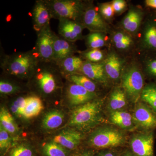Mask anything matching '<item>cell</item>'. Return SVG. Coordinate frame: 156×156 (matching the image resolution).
I'll return each mask as SVG.
<instances>
[{"instance_id": "obj_1", "label": "cell", "mask_w": 156, "mask_h": 156, "mask_svg": "<svg viewBox=\"0 0 156 156\" xmlns=\"http://www.w3.org/2000/svg\"><path fill=\"white\" fill-rule=\"evenodd\" d=\"M1 52L0 67L3 74L10 78L28 80L40 61L34 48L11 54Z\"/></svg>"}, {"instance_id": "obj_2", "label": "cell", "mask_w": 156, "mask_h": 156, "mask_svg": "<svg viewBox=\"0 0 156 156\" xmlns=\"http://www.w3.org/2000/svg\"><path fill=\"white\" fill-rule=\"evenodd\" d=\"M103 104L102 100L95 99L77 107L72 112L69 126L82 132L92 130L105 121Z\"/></svg>"}, {"instance_id": "obj_3", "label": "cell", "mask_w": 156, "mask_h": 156, "mask_svg": "<svg viewBox=\"0 0 156 156\" xmlns=\"http://www.w3.org/2000/svg\"><path fill=\"white\" fill-rule=\"evenodd\" d=\"M62 77L64 76L55 62L40 61L28 80L41 94L48 96L60 88Z\"/></svg>"}, {"instance_id": "obj_4", "label": "cell", "mask_w": 156, "mask_h": 156, "mask_svg": "<svg viewBox=\"0 0 156 156\" xmlns=\"http://www.w3.org/2000/svg\"><path fill=\"white\" fill-rule=\"evenodd\" d=\"M52 19L66 18L80 22L87 7L92 2L81 0H46Z\"/></svg>"}, {"instance_id": "obj_5", "label": "cell", "mask_w": 156, "mask_h": 156, "mask_svg": "<svg viewBox=\"0 0 156 156\" xmlns=\"http://www.w3.org/2000/svg\"><path fill=\"white\" fill-rule=\"evenodd\" d=\"M126 137L122 132L116 128L105 127L98 128L90 135L89 145L95 148L117 147L123 145Z\"/></svg>"}, {"instance_id": "obj_6", "label": "cell", "mask_w": 156, "mask_h": 156, "mask_svg": "<svg viewBox=\"0 0 156 156\" xmlns=\"http://www.w3.org/2000/svg\"><path fill=\"white\" fill-rule=\"evenodd\" d=\"M122 86L126 95L133 102H136L144 88L142 73L136 66H132L122 73Z\"/></svg>"}, {"instance_id": "obj_7", "label": "cell", "mask_w": 156, "mask_h": 156, "mask_svg": "<svg viewBox=\"0 0 156 156\" xmlns=\"http://www.w3.org/2000/svg\"><path fill=\"white\" fill-rule=\"evenodd\" d=\"M54 34L50 25L37 33L36 42L33 48L38 55L40 61L53 62Z\"/></svg>"}, {"instance_id": "obj_8", "label": "cell", "mask_w": 156, "mask_h": 156, "mask_svg": "<svg viewBox=\"0 0 156 156\" xmlns=\"http://www.w3.org/2000/svg\"><path fill=\"white\" fill-rule=\"evenodd\" d=\"M69 82L65 88L64 94L70 105L79 106L95 99L96 93L89 92L80 86Z\"/></svg>"}, {"instance_id": "obj_9", "label": "cell", "mask_w": 156, "mask_h": 156, "mask_svg": "<svg viewBox=\"0 0 156 156\" xmlns=\"http://www.w3.org/2000/svg\"><path fill=\"white\" fill-rule=\"evenodd\" d=\"M154 134L150 131L135 135L130 145L135 156H154Z\"/></svg>"}, {"instance_id": "obj_10", "label": "cell", "mask_w": 156, "mask_h": 156, "mask_svg": "<svg viewBox=\"0 0 156 156\" xmlns=\"http://www.w3.org/2000/svg\"><path fill=\"white\" fill-rule=\"evenodd\" d=\"M58 20V32L60 36L74 43L84 38L83 32L85 27L83 23L66 18Z\"/></svg>"}, {"instance_id": "obj_11", "label": "cell", "mask_w": 156, "mask_h": 156, "mask_svg": "<svg viewBox=\"0 0 156 156\" xmlns=\"http://www.w3.org/2000/svg\"><path fill=\"white\" fill-rule=\"evenodd\" d=\"M82 23L90 32H99L106 33L108 26L105 20L93 6L92 2L87 7L82 19Z\"/></svg>"}, {"instance_id": "obj_12", "label": "cell", "mask_w": 156, "mask_h": 156, "mask_svg": "<svg viewBox=\"0 0 156 156\" xmlns=\"http://www.w3.org/2000/svg\"><path fill=\"white\" fill-rule=\"evenodd\" d=\"M31 14L33 28L37 34L45 27L50 25L52 15L46 0L36 1Z\"/></svg>"}, {"instance_id": "obj_13", "label": "cell", "mask_w": 156, "mask_h": 156, "mask_svg": "<svg viewBox=\"0 0 156 156\" xmlns=\"http://www.w3.org/2000/svg\"><path fill=\"white\" fill-rule=\"evenodd\" d=\"M75 43L57 35L55 32L53 36V62L57 63L69 56L80 53Z\"/></svg>"}, {"instance_id": "obj_14", "label": "cell", "mask_w": 156, "mask_h": 156, "mask_svg": "<svg viewBox=\"0 0 156 156\" xmlns=\"http://www.w3.org/2000/svg\"><path fill=\"white\" fill-rule=\"evenodd\" d=\"M133 119L141 128L147 130L156 128V112L146 105L140 103L133 114Z\"/></svg>"}, {"instance_id": "obj_15", "label": "cell", "mask_w": 156, "mask_h": 156, "mask_svg": "<svg viewBox=\"0 0 156 156\" xmlns=\"http://www.w3.org/2000/svg\"><path fill=\"white\" fill-rule=\"evenodd\" d=\"M79 74L83 75L91 80L101 83H108V77L103 62L100 63H92L84 61Z\"/></svg>"}, {"instance_id": "obj_16", "label": "cell", "mask_w": 156, "mask_h": 156, "mask_svg": "<svg viewBox=\"0 0 156 156\" xmlns=\"http://www.w3.org/2000/svg\"><path fill=\"white\" fill-rule=\"evenodd\" d=\"M103 62L107 75L112 80H118L122 74L124 61L116 53H109Z\"/></svg>"}, {"instance_id": "obj_17", "label": "cell", "mask_w": 156, "mask_h": 156, "mask_svg": "<svg viewBox=\"0 0 156 156\" xmlns=\"http://www.w3.org/2000/svg\"><path fill=\"white\" fill-rule=\"evenodd\" d=\"M82 134L79 131L72 129L63 130L55 136L53 141L70 150L76 148L80 143Z\"/></svg>"}, {"instance_id": "obj_18", "label": "cell", "mask_w": 156, "mask_h": 156, "mask_svg": "<svg viewBox=\"0 0 156 156\" xmlns=\"http://www.w3.org/2000/svg\"><path fill=\"white\" fill-rule=\"evenodd\" d=\"M143 16L142 12L140 10L135 8L131 9L122 21V27L126 32L136 33L140 27Z\"/></svg>"}, {"instance_id": "obj_19", "label": "cell", "mask_w": 156, "mask_h": 156, "mask_svg": "<svg viewBox=\"0 0 156 156\" xmlns=\"http://www.w3.org/2000/svg\"><path fill=\"white\" fill-rule=\"evenodd\" d=\"M84 61L80 56L74 55L56 63L64 77L73 74L80 73Z\"/></svg>"}, {"instance_id": "obj_20", "label": "cell", "mask_w": 156, "mask_h": 156, "mask_svg": "<svg viewBox=\"0 0 156 156\" xmlns=\"http://www.w3.org/2000/svg\"><path fill=\"white\" fill-rule=\"evenodd\" d=\"M142 44L148 50L156 51V20L148 21L143 32Z\"/></svg>"}, {"instance_id": "obj_21", "label": "cell", "mask_w": 156, "mask_h": 156, "mask_svg": "<svg viewBox=\"0 0 156 156\" xmlns=\"http://www.w3.org/2000/svg\"><path fill=\"white\" fill-rule=\"evenodd\" d=\"M44 108L43 101L38 95H28L27 104L23 112V117L30 119L36 117Z\"/></svg>"}, {"instance_id": "obj_22", "label": "cell", "mask_w": 156, "mask_h": 156, "mask_svg": "<svg viewBox=\"0 0 156 156\" xmlns=\"http://www.w3.org/2000/svg\"><path fill=\"white\" fill-rule=\"evenodd\" d=\"M110 120L112 124L125 129L133 127V117L127 112L115 111L112 112Z\"/></svg>"}, {"instance_id": "obj_23", "label": "cell", "mask_w": 156, "mask_h": 156, "mask_svg": "<svg viewBox=\"0 0 156 156\" xmlns=\"http://www.w3.org/2000/svg\"><path fill=\"white\" fill-rule=\"evenodd\" d=\"M64 115L63 112L57 110L47 113L42 121V126L46 129H56L58 128L63 122Z\"/></svg>"}, {"instance_id": "obj_24", "label": "cell", "mask_w": 156, "mask_h": 156, "mask_svg": "<svg viewBox=\"0 0 156 156\" xmlns=\"http://www.w3.org/2000/svg\"><path fill=\"white\" fill-rule=\"evenodd\" d=\"M69 82L80 86L89 92L95 93L97 86L95 81L92 80L83 75L79 73L73 74L64 77Z\"/></svg>"}, {"instance_id": "obj_25", "label": "cell", "mask_w": 156, "mask_h": 156, "mask_svg": "<svg viewBox=\"0 0 156 156\" xmlns=\"http://www.w3.org/2000/svg\"><path fill=\"white\" fill-rule=\"evenodd\" d=\"M0 126L11 134H16L19 128L14 118L6 108L2 107L0 110Z\"/></svg>"}, {"instance_id": "obj_26", "label": "cell", "mask_w": 156, "mask_h": 156, "mask_svg": "<svg viewBox=\"0 0 156 156\" xmlns=\"http://www.w3.org/2000/svg\"><path fill=\"white\" fill-rule=\"evenodd\" d=\"M126 94L124 89L117 87L112 92L109 102V108L113 111H118L126 106Z\"/></svg>"}, {"instance_id": "obj_27", "label": "cell", "mask_w": 156, "mask_h": 156, "mask_svg": "<svg viewBox=\"0 0 156 156\" xmlns=\"http://www.w3.org/2000/svg\"><path fill=\"white\" fill-rule=\"evenodd\" d=\"M112 41L115 48L121 50H128L133 44L131 36L123 31L115 32L112 36Z\"/></svg>"}, {"instance_id": "obj_28", "label": "cell", "mask_w": 156, "mask_h": 156, "mask_svg": "<svg viewBox=\"0 0 156 156\" xmlns=\"http://www.w3.org/2000/svg\"><path fill=\"white\" fill-rule=\"evenodd\" d=\"M1 78L0 80V93L2 95H12L22 92L23 89L21 86L14 81L11 80L8 76Z\"/></svg>"}, {"instance_id": "obj_29", "label": "cell", "mask_w": 156, "mask_h": 156, "mask_svg": "<svg viewBox=\"0 0 156 156\" xmlns=\"http://www.w3.org/2000/svg\"><path fill=\"white\" fill-rule=\"evenodd\" d=\"M85 44L88 49H99L106 44L105 33L90 32L85 37Z\"/></svg>"}, {"instance_id": "obj_30", "label": "cell", "mask_w": 156, "mask_h": 156, "mask_svg": "<svg viewBox=\"0 0 156 156\" xmlns=\"http://www.w3.org/2000/svg\"><path fill=\"white\" fill-rule=\"evenodd\" d=\"M140 97L156 112V84H150L145 86Z\"/></svg>"}, {"instance_id": "obj_31", "label": "cell", "mask_w": 156, "mask_h": 156, "mask_svg": "<svg viewBox=\"0 0 156 156\" xmlns=\"http://www.w3.org/2000/svg\"><path fill=\"white\" fill-rule=\"evenodd\" d=\"M79 53L84 61L92 63L101 62L105 57L103 52L99 49H88L83 52L80 51Z\"/></svg>"}, {"instance_id": "obj_32", "label": "cell", "mask_w": 156, "mask_h": 156, "mask_svg": "<svg viewBox=\"0 0 156 156\" xmlns=\"http://www.w3.org/2000/svg\"><path fill=\"white\" fill-rule=\"evenodd\" d=\"M43 152L46 156H67L66 148L53 141L45 144Z\"/></svg>"}, {"instance_id": "obj_33", "label": "cell", "mask_w": 156, "mask_h": 156, "mask_svg": "<svg viewBox=\"0 0 156 156\" xmlns=\"http://www.w3.org/2000/svg\"><path fill=\"white\" fill-rule=\"evenodd\" d=\"M28 96H20L16 98L11 103V110L14 114L18 116H23L27 104Z\"/></svg>"}, {"instance_id": "obj_34", "label": "cell", "mask_w": 156, "mask_h": 156, "mask_svg": "<svg viewBox=\"0 0 156 156\" xmlns=\"http://www.w3.org/2000/svg\"><path fill=\"white\" fill-rule=\"evenodd\" d=\"M9 156H33V153L28 145L22 144L13 148Z\"/></svg>"}, {"instance_id": "obj_35", "label": "cell", "mask_w": 156, "mask_h": 156, "mask_svg": "<svg viewBox=\"0 0 156 156\" xmlns=\"http://www.w3.org/2000/svg\"><path fill=\"white\" fill-rule=\"evenodd\" d=\"M98 12L102 17L106 20L111 19L113 17L115 12L112 3H105L98 5Z\"/></svg>"}, {"instance_id": "obj_36", "label": "cell", "mask_w": 156, "mask_h": 156, "mask_svg": "<svg viewBox=\"0 0 156 156\" xmlns=\"http://www.w3.org/2000/svg\"><path fill=\"white\" fill-rule=\"evenodd\" d=\"M11 144L10 134L2 126H0V149L1 151L8 149Z\"/></svg>"}, {"instance_id": "obj_37", "label": "cell", "mask_w": 156, "mask_h": 156, "mask_svg": "<svg viewBox=\"0 0 156 156\" xmlns=\"http://www.w3.org/2000/svg\"><path fill=\"white\" fill-rule=\"evenodd\" d=\"M145 69L149 75L156 78V56L149 58L146 61Z\"/></svg>"}, {"instance_id": "obj_38", "label": "cell", "mask_w": 156, "mask_h": 156, "mask_svg": "<svg viewBox=\"0 0 156 156\" xmlns=\"http://www.w3.org/2000/svg\"><path fill=\"white\" fill-rule=\"evenodd\" d=\"M111 3L115 13L117 14L122 13L127 8V3L124 0H114Z\"/></svg>"}, {"instance_id": "obj_39", "label": "cell", "mask_w": 156, "mask_h": 156, "mask_svg": "<svg viewBox=\"0 0 156 156\" xmlns=\"http://www.w3.org/2000/svg\"><path fill=\"white\" fill-rule=\"evenodd\" d=\"M93 151L92 150H86L75 154L73 156H93Z\"/></svg>"}, {"instance_id": "obj_40", "label": "cell", "mask_w": 156, "mask_h": 156, "mask_svg": "<svg viewBox=\"0 0 156 156\" xmlns=\"http://www.w3.org/2000/svg\"><path fill=\"white\" fill-rule=\"evenodd\" d=\"M145 4L148 7L156 9V0H146Z\"/></svg>"}, {"instance_id": "obj_41", "label": "cell", "mask_w": 156, "mask_h": 156, "mask_svg": "<svg viewBox=\"0 0 156 156\" xmlns=\"http://www.w3.org/2000/svg\"><path fill=\"white\" fill-rule=\"evenodd\" d=\"M97 156H115V155L111 152L105 151L99 154Z\"/></svg>"}, {"instance_id": "obj_42", "label": "cell", "mask_w": 156, "mask_h": 156, "mask_svg": "<svg viewBox=\"0 0 156 156\" xmlns=\"http://www.w3.org/2000/svg\"><path fill=\"white\" fill-rule=\"evenodd\" d=\"M122 156H135L134 155V154H131L130 152H127L126 153L124 154V155Z\"/></svg>"}]
</instances>
